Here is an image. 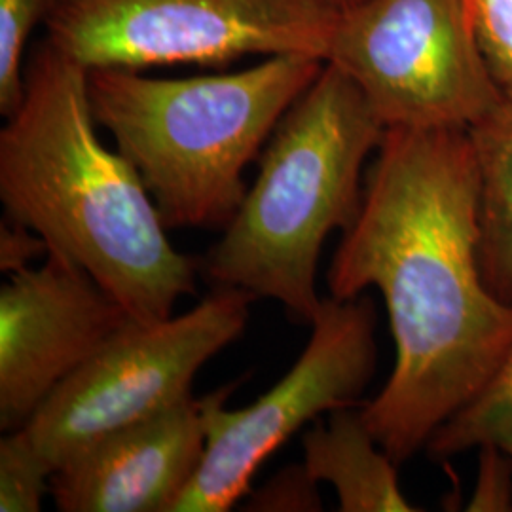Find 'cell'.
<instances>
[{
	"label": "cell",
	"instance_id": "cell-5",
	"mask_svg": "<svg viewBox=\"0 0 512 512\" xmlns=\"http://www.w3.org/2000/svg\"><path fill=\"white\" fill-rule=\"evenodd\" d=\"M340 10L329 0H55L48 40L88 71L222 67L245 55L327 63Z\"/></svg>",
	"mask_w": 512,
	"mask_h": 512
},
{
	"label": "cell",
	"instance_id": "cell-8",
	"mask_svg": "<svg viewBox=\"0 0 512 512\" xmlns=\"http://www.w3.org/2000/svg\"><path fill=\"white\" fill-rule=\"evenodd\" d=\"M376 306L368 294L323 298L308 346L293 368L255 403L228 410L238 384L200 399L202 467L173 512L230 511L260 465L319 414L357 406L378 366Z\"/></svg>",
	"mask_w": 512,
	"mask_h": 512
},
{
	"label": "cell",
	"instance_id": "cell-14",
	"mask_svg": "<svg viewBox=\"0 0 512 512\" xmlns=\"http://www.w3.org/2000/svg\"><path fill=\"white\" fill-rule=\"evenodd\" d=\"M55 0H0V112L8 118L23 99V52Z\"/></svg>",
	"mask_w": 512,
	"mask_h": 512
},
{
	"label": "cell",
	"instance_id": "cell-1",
	"mask_svg": "<svg viewBox=\"0 0 512 512\" xmlns=\"http://www.w3.org/2000/svg\"><path fill=\"white\" fill-rule=\"evenodd\" d=\"M478 209L467 129L387 128L330 262V296L384 298L395 365L361 414L397 465L490 384L511 348L512 304L480 270Z\"/></svg>",
	"mask_w": 512,
	"mask_h": 512
},
{
	"label": "cell",
	"instance_id": "cell-16",
	"mask_svg": "<svg viewBox=\"0 0 512 512\" xmlns=\"http://www.w3.org/2000/svg\"><path fill=\"white\" fill-rule=\"evenodd\" d=\"M476 40L503 95L512 97V0H467Z\"/></svg>",
	"mask_w": 512,
	"mask_h": 512
},
{
	"label": "cell",
	"instance_id": "cell-12",
	"mask_svg": "<svg viewBox=\"0 0 512 512\" xmlns=\"http://www.w3.org/2000/svg\"><path fill=\"white\" fill-rule=\"evenodd\" d=\"M480 181V270L486 287L512 304V97L467 128Z\"/></svg>",
	"mask_w": 512,
	"mask_h": 512
},
{
	"label": "cell",
	"instance_id": "cell-2",
	"mask_svg": "<svg viewBox=\"0 0 512 512\" xmlns=\"http://www.w3.org/2000/svg\"><path fill=\"white\" fill-rule=\"evenodd\" d=\"M88 69L44 38L0 131L4 219L82 266L137 323L173 317L200 260L179 253L135 167L97 135Z\"/></svg>",
	"mask_w": 512,
	"mask_h": 512
},
{
	"label": "cell",
	"instance_id": "cell-7",
	"mask_svg": "<svg viewBox=\"0 0 512 512\" xmlns=\"http://www.w3.org/2000/svg\"><path fill=\"white\" fill-rule=\"evenodd\" d=\"M255 300L241 289L215 287L179 317L129 321L55 389L23 431L55 471L95 440L183 403L202 366L243 334Z\"/></svg>",
	"mask_w": 512,
	"mask_h": 512
},
{
	"label": "cell",
	"instance_id": "cell-17",
	"mask_svg": "<svg viewBox=\"0 0 512 512\" xmlns=\"http://www.w3.org/2000/svg\"><path fill=\"white\" fill-rule=\"evenodd\" d=\"M319 482L311 478L304 465H293L270 478L260 490L249 492V511H321Z\"/></svg>",
	"mask_w": 512,
	"mask_h": 512
},
{
	"label": "cell",
	"instance_id": "cell-10",
	"mask_svg": "<svg viewBox=\"0 0 512 512\" xmlns=\"http://www.w3.org/2000/svg\"><path fill=\"white\" fill-rule=\"evenodd\" d=\"M200 399L95 440L57 467L50 494L63 512H173L202 467Z\"/></svg>",
	"mask_w": 512,
	"mask_h": 512
},
{
	"label": "cell",
	"instance_id": "cell-3",
	"mask_svg": "<svg viewBox=\"0 0 512 512\" xmlns=\"http://www.w3.org/2000/svg\"><path fill=\"white\" fill-rule=\"evenodd\" d=\"M384 133L365 93L325 63L268 139L255 184L200 260V274L215 287L272 298L293 321L311 325L323 304V243L357 219L363 165Z\"/></svg>",
	"mask_w": 512,
	"mask_h": 512
},
{
	"label": "cell",
	"instance_id": "cell-4",
	"mask_svg": "<svg viewBox=\"0 0 512 512\" xmlns=\"http://www.w3.org/2000/svg\"><path fill=\"white\" fill-rule=\"evenodd\" d=\"M325 61L270 55L238 73L148 78L88 71L99 128L135 167L167 230H224L247 194L245 167Z\"/></svg>",
	"mask_w": 512,
	"mask_h": 512
},
{
	"label": "cell",
	"instance_id": "cell-20",
	"mask_svg": "<svg viewBox=\"0 0 512 512\" xmlns=\"http://www.w3.org/2000/svg\"><path fill=\"white\" fill-rule=\"evenodd\" d=\"M332 6H336L338 10H344V8H348V6H353V4H357V2H361V0H329Z\"/></svg>",
	"mask_w": 512,
	"mask_h": 512
},
{
	"label": "cell",
	"instance_id": "cell-11",
	"mask_svg": "<svg viewBox=\"0 0 512 512\" xmlns=\"http://www.w3.org/2000/svg\"><path fill=\"white\" fill-rule=\"evenodd\" d=\"M304 467L317 482H329L342 512L418 511L401 490L397 463L387 456L363 420L361 408L330 412L302 437Z\"/></svg>",
	"mask_w": 512,
	"mask_h": 512
},
{
	"label": "cell",
	"instance_id": "cell-6",
	"mask_svg": "<svg viewBox=\"0 0 512 512\" xmlns=\"http://www.w3.org/2000/svg\"><path fill=\"white\" fill-rule=\"evenodd\" d=\"M327 63L385 129H467L505 97L467 0H361L340 10Z\"/></svg>",
	"mask_w": 512,
	"mask_h": 512
},
{
	"label": "cell",
	"instance_id": "cell-19",
	"mask_svg": "<svg viewBox=\"0 0 512 512\" xmlns=\"http://www.w3.org/2000/svg\"><path fill=\"white\" fill-rule=\"evenodd\" d=\"M48 255V243L35 230L2 219L0 224V270L12 275L31 268L40 256Z\"/></svg>",
	"mask_w": 512,
	"mask_h": 512
},
{
	"label": "cell",
	"instance_id": "cell-18",
	"mask_svg": "<svg viewBox=\"0 0 512 512\" xmlns=\"http://www.w3.org/2000/svg\"><path fill=\"white\" fill-rule=\"evenodd\" d=\"M475 492L467 505L471 512L512 511V458L497 446H480Z\"/></svg>",
	"mask_w": 512,
	"mask_h": 512
},
{
	"label": "cell",
	"instance_id": "cell-9",
	"mask_svg": "<svg viewBox=\"0 0 512 512\" xmlns=\"http://www.w3.org/2000/svg\"><path fill=\"white\" fill-rule=\"evenodd\" d=\"M0 289V429H23L38 408L129 321L126 310L69 256L50 249L38 268Z\"/></svg>",
	"mask_w": 512,
	"mask_h": 512
},
{
	"label": "cell",
	"instance_id": "cell-13",
	"mask_svg": "<svg viewBox=\"0 0 512 512\" xmlns=\"http://www.w3.org/2000/svg\"><path fill=\"white\" fill-rule=\"evenodd\" d=\"M488 444L512 458V344L490 384L440 425L425 450L431 459H450Z\"/></svg>",
	"mask_w": 512,
	"mask_h": 512
},
{
	"label": "cell",
	"instance_id": "cell-15",
	"mask_svg": "<svg viewBox=\"0 0 512 512\" xmlns=\"http://www.w3.org/2000/svg\"><path fill=\"white\" fill-rule=\"evenodd\" d=\"M52 473L23 429L6 433L0 440V511H40Z\"/></svg>",
	"mask_w": 512,
	"mask_h": 512
}]
</instances>
